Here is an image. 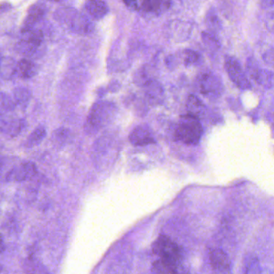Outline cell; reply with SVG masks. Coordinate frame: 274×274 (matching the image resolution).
<instances>
[{
	"label": "cell",
	"instance_id": "6da1fadb",
	"mask_svg": "<svg viewBox=\"0 0 274 274\" xmlns=\"http://www.w3.org/2000/svg\"><path fill=\"white\" fill-rule=\"evenodd\" d=\"M153 252L157 260L154 269L162 274H177L181 252L177 244L166 236H160L154 243Z\"/></svg>",
	"mask_w": 274,
	"mask_h": 274
},
{
	"label": "cell",
	"instance_id": "7a4b0ae2",
	"mask_svg": "<svg viewBox=\"0 0 274 274\" xmlns=\"http://www.w3.org/2000/svg\"><path fill=\"white\" fill-rule=\"evenodd\" d=\"M118 108L112 101H98L93 104L85 124V131L94 135L115 118Z\"/></svg>",
	"mask_w": 274,
	"mask_h": 274
},
{
	"label": "cell",
	"instance_id": "3957f363",
	"mask_svg": "<svg viewBox=\"0 0 274 274\" xmlns=\"http://www.w3.org/2000/svg\"><path fill=\"white\" fill-rule=\"evenodd\" d=\"M54 17L57 22L66 25L69 30L77 35L86 36L94 29V24L90 17L72 7L58 8L55 11Z\"/></svg>",
	"mask_w": 274,
	"mask_h": 274
},
{
	"label": "cell",
	"instance_id": "277c9868",
	"mask_svg": "<svg viewBox=\"0 0 274 274\" xmlns=\"http://www.w3.org/2000/svg\"><path fill=\"white\" fill-rule=\"evenodd\" d=\"M203 135V127L199 118L186 114L181 116L175 131V138L186 145L199 143Z\"/></svg>",
	"mask_w": 274,
	"mask_h": 274
},
{
	"label": "cell",
	"instance_id": "5b68a950",
	"mask_svg": "<svg viewBox=\"0 0 274 274\" xmlns=\"http://www.w3.org/2000/svg\"><path fill=\"white\" fill-rule=\"evenodd\" d=\"M196 82L200 93L207 97L217 98L222 95L224 92L222 80L211 72L200 73Z\"/></svg>",
	"mask_w": 274,
	"mask_h": 274
},
{
	"label": "cell",
	"instance_id": "8992f818",
	"mask_svg": "<svg viewBox=\"0 0 274 274\" xmlns=\"http://www.w3.org/2000/svg\"><path fill=\"white\" fill-rule=\"evenodd\" d=\"M224 67L233 84L243 90H250L252 85L250 83L246 73H244L241 64L233 56H226Z\"/></svg>",
	"mask_w": 274,
	"mask_h": 274
},
{
	"label": "cell",
	"instance_id": "52a82bcc",
	"mask_svg": "<svg viewBox=\"0 0 274 274\" xmlns=\"http://www.w3.org/2000/svg\"><path fill=\"white\" fill-rule=\"evenodd\" d=\"M247 73L256 82L265 89L274 87V73L260 68L259 64L254 58H248L247 60Z\"/></svg>",
	"mask_w": 274,
	"mask_h": 274
},
{
	"label": "cell",
	"instance_id": "ba28073f",
	"mask_svg": "<svg viewBox=\"0 0 274 274\" xmlns=\"http://www.w3.org/2000/svg\"><path fill=\"white\" fill-rule=\"evenodd\" d=\"M46 14V6L43 3H36L28 8V15L23 24L21 32L22 34L28 33L35 29L34 27L43 19Z\"/></svg>",
	"mask_w": 274,
	"mask_h": 274
},
{
	"label": "cell",
	"instance_id": "9c48e42d",
	"mask_svg": "<svg viewBox=\"0 0 274 274\" xmlns=\"http://www.w3.org/2000/svg\"><path fill=\"white\" fill-rule=\"evenodd\" d=\"M131 143L135 146H145L156 142L153 134L147 125H139L135 127L129 135Z\"/></svg>",
	"mask_w": 274,
	"mask_h": 274
},
{
	"label": "cell",
	"instance_id": "30bf717a",
	"mask_svg": "<svg viewBox=\"0 0 274 274\" xmlns=\"http://www.w3.org/2000/svg\"><path fill=\"white\" fill-rule=\"evenodd\" d=\"M144 89L145 98L151 106H158L164 101V90L158 80H150L142 87Z\"/></svg>",
	"mask_w": 274,
	"mask_h": 274
},
{
	"label": "cell",
	"instance_id": "8fae6325",
	"mask_svg": "<svg viewBox=\"0 0 274 274\" xmlns=\"http://www.w3.org/2000/svg\"><path fill=\"white\" fill-rule=\"evenodd\" d=\"M172 6L170 1H159V0H148L139 2L138 11L142 15L148 16H159L167 11Z\"/></svg>",
	"mask_w": 274,
	"mask_h": 274
},
{
	"label": "cell",
	"instance_id": "7c38bea8",
	"mask_svg": "<svg viewBox=\"0 0 274 274\" xmlns=\"http://www.w3.org/2000/svg\"><path fill=\"white\" fill-rule=\"evenodd\" d=\"M26 127L25 120L11 119L1 121V131L8 138H15L25 130Z\"/></svg>",
	"mask_w": 274,
	"mask_h": 274
},
{
	"label": "cell",
	"instance_id": "4fadbf2b",
	"mask_svg": "<svg viewBox=\"0 0 274 274\" xmlns=\"http://www.w3.org/2000/svg\"><path fill=\"white\" fill-rule=\"evenodd\" d=\"M170 28L172 37L178 42H183L188 39L192 33V25L185 21H173Z\"/></svg>",
	"mask_w": 274,
	"mask_h": 274
},
{
	"label": "cell",
	"instance_id": "5bb4252c",
	"mask_svg": "<svg viewBox=\"0 0 274 274\" xmlns=\"http://www.w3.org/2000/svg\"><path fill=\"white\" fill-rule=\"evenodd\" d=\"M87 15L91 19H102L109 12L108 5L104 1H88L85 4Z\"/></svg>",
	"mask_w": 274,
	"mask_h": 274
},
{
	"label": "cell",
	"instance_id": "9a60e30c",
	"mask_svg": "<svg viewBox=\"0 0 274 274\" xmlns=\"http://www.w3.org/2000/svg\"><path fill=\"white\" fill-rule=\"evenodd\" d=\"M38 72V67L36 64L28 59H22L17 63L16 74L20 78L28 80L35 77Z\"/></svg>",
	"mask_w": 274,
	"mask_h": 274
},
{
	"label": "cell",
	"instance_id": "2e32d148",
	"mask_svg": "<svg viewBox=\"0 0 274 274\" xmlns=\"http://www.w3.org/2000/svg\"><path fill=\"white\" fill-rule=\"evenodd\" d=\"M186 107L188 114L195 116L196 118H200V116L204 115L207 110L205 104L193 94H191L187 97Z\"/></svg>",
	"mask_w": 274,
	"mask_h": 274
},
{
	"label": "cell",
	"instance_id": "e0dca14e",
	"mask_svg": "<svg viewBox=\"0 0 274 274\" xmlns=\"http://www.w3.org/2000/svg\"><path fill=\"white\" fill-rule=\"evenodd\" d=\"M16 72L17 63L13 58L10 56H2L0 75L3 80H11L16 74Z\"/></svg>",
	"mask_w": 274,
	"mask_h": 274
},
{
	"label": "cell",
	"instance_id": "ac0fdd59",
	"mask_svg": "<svg viewBox=\"0 0 274 274\" xmlns=\"http://www.w3.org/2000/svg\"><path fill=\"white\" fill-rule=\"evenodd\" d=\"M38 49L39 47L36 46L26 37H24L17 42L15 46V52L24 56H32Z\"/></svg>",
	"mask_w": 274,
	"mask_h": 274
},
{
	"label": "cell",
	"instance_id": "d6986e66",
	"mask_svg": "<svg viewBox=\"0 0 274 274\" xmlns=\"http://www.w3.org/2000/svg\"><path fill=\"white\" fill-rule=\"evenodd\" d=\"M13 99L16 106L26 108L32 98V93L25 87H18L13 91Z\"/></svg>",
	"mask_w": 274,
	"mask_h": 274
},
{
	"label": "cell",
	"instance_id": "ffe728a7",
	"mask_svg": "<svg viewBox=\"0 0 274 274\" xmlns=\"http://www.w3.org/2000/svg\"><path fill=\"white\" fill-rule=\"evenodd\" d=\"M36 172V166L33 162H27L21 164L19 167H17L15 170L12 171L9 175L14 173L17 179H25L33 176Z\"/></svg>",
	"mask_w": 274,
	"mask_h": 274
},
{
	"label": "cell",
	"instance_id": "44dd1931",
	"mask_svg": "<svg viewBox=\"0 0 274 274\" xmlns=\"http://www.w3.org/2000/svg\"><path fill=\"white\" fill-rule=\"evenodd\" d=\"M47 135V131L45 127L42 125L36 127V129L32 131V134L28 137L27 140V144L29 147H34L36 145L41 143Z\"/></svg>",
	"mask_w": 274,
	"mask_h": 274
},
{
	"label": "cell",
	"instance_id": "7402d4cb",
	"mask_svg": "<svg viewBox=\"0 0 274 274\" xmlns=\"http://www.w3.org/2000/svg\"><path fill=\"white\" fill-rule=\"evenodd\" d=\"M205 25L207 27V32L217 35V32L221 29V22L217 16V14L213 11H209L205 17Z\"/></svg>",
	"mask_w": 274,
	"mask_h": 274
},
{
	"label": "cell",
	"instance_id": "603a6c76",
	"mask_svg": "<svg viewBox=\"0 0 274 274\" xmlns=\"http://www.w3.org/2000/svg\"><path fill=\"white\" fill-rule=\"evenodd\" d=\"M70 132L66 128H59L56 130L52 135V142L56 146H63L66 145V142H68Z\"/></svg>",
	"mask_w": 274,
	"mask_h": 274
},
{
	"label": "cell",
	"instance_id": "cb8c5ba5",
	"mask_svg": "<svg viewBox=\"0 0 274 274\" xmlns=\"http://www.w3.org/2000/svg\"><path fill=\"white\" fill-rule=\"evenodd\" d=\"M16 107L13 97L2 92L1 93V115L12 112Z\"/></svg>",
	"mask_w": 274,
	"mask_h": 274
},
{
	"label": "cell",
	"instance_id": "d4e9b609",
	"mask_svg": "<svg viewBox=\"0 0 274 274\" xmlns=\"http://www.w3.org/2000/svg\"><path fill=\"white\" fill-rule=\"evenodd\" d=\"M200 53L192 49H186L183 51V63L186 66H194L198 62L200 61Z\"/></svg>",
	"mask_w": 274,
	"mask_h": 274
},
{
	"label": "cell",
	"instance_id": "484cf974",
	"mask_svg": "<svg viewBox=\"0 0 274 274\" xmlns=\"http://www.w3.org/2000/svg\"><path fill=\"white\" fill-rule=\"evenodd\" d=\"M153 80V78L150 77L149 73L145 68H140L137 70L136 73L134 77V81L138 86L143 87L146 83L149 82L150 80Z\"/></svg>",
	"mask_w": 274,
	"mask_h": 274
},
{
	"label": "cell",
	"instance_id": "4316f807",
	"mask_svg": "<svg viewBox=\"0 0 274 274\" xmlns=\"http://www.w3.org/2000/svg\"><path fill=\"white\" fill-rule=\"evenodd\" d=\"M202 39L204 44L211 49H217L220 47V43L218 38L217 37V35L211 33V32H202Z\"/></svg>",
	"mask_w": 274,
	"mask_h": 274
},
{
	"label": "cell",
	"instance_id": "83f0119b",
	"mask_svg": "<svg viewBox=\"0 0 274 274\" xmlns=\"http://www.w3.org/2000/svg\"><path fill=\"white\" fill-rule=\"evenodd\" d=\"M212 263L216 268H223L227 265V259L224 252L221 251H215L211 255Z\"/></svg>",
	"mask_w": 274,
	"mask_h": 274
},
{
	"label": "cell",
	"instance_id": "f1b7e54d",
	"mask_svg": "<svg viewBox=\"0 0 274 274\" xmlns=\"http://www.w3.org/2000/svg\"><path fill=\"white\" fill-rule=\"evenodd\" d=\"M263 60L267 65L274 67V49L267 51L263 56Z\"/></svg>",
	"mask_w": 274,
	"mask_h": 274
},
{
	"label": "cell",
	"instance_id": "f546056e",
	"mask_svg": "<svg viewBox=\"0 0 274 274\" xmlns=\"http://www.w3.org/2000/svg\"><path fill=\"white\" fill-rule=\"evenodd\" d=\"M123 3L130 10L138 11L139 9V2L138 1H124Z\"/></svg>",
	"mask_w": 274,
	"mask_h": 274
},
{
	"label": "cell",
	"instance_id": "4dcf8cb0",
	"mask_svg": "<svg viewBox=\"0 0 274 274\" xmlns=\"http://www.w3.org/2000/svg\"><path fill=\"white\" fill-rule=\"evenodd\" d=\"M11 5L9 3L7 2H2L1 3V13H4L5 11H8V10L11 9Z\"/></svg>",
	"mask_w": 274,
	"mask_h": 274
}]
</instances>
